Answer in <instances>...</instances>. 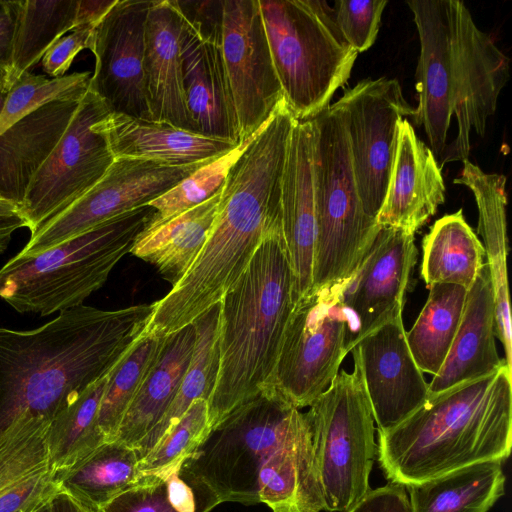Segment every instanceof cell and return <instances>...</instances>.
<instances>
[{
  "label": "cell",
  "mask_w": 512,
  "mask_h": 512,
  "mask_svg": "<svg viewBox=\"0 0 512 512\" xmlns=\"http://www.w3.org/2000/svg\"><path fill=\"white\" fill-rule=\"evenodd\" d=\"M153 303L117 310L80 305L32 330L0 327V416L51 423L127 355Z\"/></svg>",
  "instance_id": "6da1fadb"
},
{
  "label": "cell",
  "mask_w": 512,
  "mask_h": 512,
  "mask_svg": "<svg viewBox=\"0 0 512 512\" xmlns=\"http://www.w3.org/2000/svg\"><path fill=\"white\" fill-rule=\"evenodd\" d=\"M407 5L420 42L418 105L412 117L442 169L468 160L472 132L484 136L509 79V59L478 28L463 2L412 0Z\"/></svg>",
  "instance_id": "7a4b0ae2"
},
{
  "label": "cell",
  "mask_w": 512,
  "mask_h": 512,
  "mask_svg": "<svg viewBox=\"0 0 512 512\" xmlns=\"http://www.w3.org/2000/svg\"><path fill=\"white\" fill-rule=\"evenodd\" d=\"M506 363L427 400L397 426L378 431L379 464L390 482L420 483L489 460L512 447V383Z\"/></svg>",
  "instance_id": "3957f363"
},
{
  "label": "cell",
  "mask_w": 512,
  "mask_h": 512,
  "mask_svg": "<svg viewBox=\"0 0 512 512\" xmlns=\"http://www.w3.org/2000/svg\"><path fill=\"white\" fill-rule=\"evenodd\" d=\"M295 301L280 221L219 303L218 368L207 401L211 429L270 384Z\"/></svg>",
  "instance_id": "277c9868"
},
{
  "label": "cell",
  "mask_w": 512,
  "mask_h": 512,
  "mask_svg": "<svg viewBox=\"0 0 512 512\" xmlns=\"http://www.w3.org/2000/svg\"><path fill=\"white\" fill-rule=\"evenodd\" d=\"M309 435L304 413L271 385L210 430L182 463L178 476L190 487L195 512L223 502L260 503L259 475L278 451Z\"/></svg>",
  "instance_id": "5b68a950"
},
{
  "label": "cell",
  "mask_w": 512,
  "mask_h": 512,
  "mask_svg": "<svg viewBox=\"0 0 512 512\" xmlns=\"http://www.w3.org/2000/svg\"><path fill=\"white\" fill-rule=\"evenodd\" d=\"M155 215L142 206L35 256L12 257L0 268V298L19 313L42 317L83 305Z\"/></svg>",
  "instance_id": "8992f818"
},
{
  "label": "cell",
  "mask_w": 512,
  "mask_h": 512,
  "mask_svg": "<svg viewBox=\"0 0 512 512\" xmlns=\"http://www.w3.org/2000/svg\"><path fill=\"white\" fill-rule=\"evenodd\" d=\"M280 212L260 192L238 188L220 197L210 235L184 276L160 300L144 333L169 336L220 303L248 266Z\"/></svg>",
  "instance_id": "52a82bcc"
},
{
  "label": "cell",
  "mask_w": 512,
  "mask_h": 512,
  "mask_svg": "<svg viewBox=\"0 0 512 512\" xmlns=\"http://www.w3.org/2000/svg\"><path fill=\"white\" fill-rule=\"evenodd\" d=\"M284 102L297 120L328 108L358 53L340 34L324 0H259Z\"/></svg>",
  "instance_id": "ba28073f"
},
{
  "label": "cell",
  "mask_w": 512,
  "mask_h": 512,
  "mask_svg": "<svg viewBox=\"0 0 512 512\" xmlns=\"http://www.w3.org/2000/svg\"><path fill=\"white\" fill-rule=\"evenodd\" d=\"M313 121L316 239L311 290L351 276L380 229L361 203L341 114L331 105Z\"/></svg>",
  "instance_id": "9c48e42d"
},
{
  "label": "cell",
  "mask_w": 512,
  "mask_h": 512,
  "mask_svg": "<svg viewBox=\"0 0 512 512\" xmlns=\"http://www.w3.org/2000/svg\"><path fill=\"white\" fill-rule=\"evenodd\" d=\"M304 413L324 510L344 512L369 490L376 456L374 418L356 357Z\"/></svg>",
  "instance_id": "30bf717a"
},
{
  "label": "cell",
  "mask_w": 512,
  "mask_h": 512,
  "mask_svg": "<svg viewBox=\"0 0 512 512\" xmlns=\"http://www.w3.org/2000/svg\"><path fill=\"white\" fill-rule=\"evenodd\" d=\"M352 275L294 303L269 385L298 409L327 389L359 341L357 318L344 301Z\"/></svg>",
  "instance_id": "8fae6325"
},
{
  "label": "cell",
  "mask_w": 512,
  "mask_h": 512,
  "mask_svg": "<svg viewBox=\"0 0 512 512\" xmlns=\"http://www.w3.org/2000/svg\"><path fill=\"white\" fill-rule=\"evenodd\" d=\"M109 113L106 103L88 89L19 207L30 234L82 197L114 162L105 138L92 129Z\"/></svg>",
  "instance_id": "7c38bea8"
},
{
  "label": "cell",
  "mask_w": 512,
  "mask_h": 512,
  "mask_svg": "<svg viewBox=\"0 0 512 512\" xmlns=\"http://www.w3.org/2000/svg\"><path fill=\"white\" fill-rule=\"evenodd\" d=\"M347 130L361 203L376 219L386 197L397 147L398 126L414 108L396 79H364L332 105Z\"/></svg>",
  "instance_id": "4fadbf2b"
},
{
  "label": "cell",
  "mask_w": 512,
  "mask_h": 512,
  "mask_svg": "<svg viewBox=\"0 0 512 512\" xmlns=\"http://www.w3.org/2000/svg\"><path fill=\"white\" fill-rule=\"evenodd\" d=\"M205 163L172 166L117 158L89 191L30 234L15 256H35L111 218L149 205Z\"/></svg>",
  "instance_id": "5bb4252c"
},
{
  "label": "cell",
  "mask_w": 512,
  "mask_h": 512,
  "mask_svg": "<svg viewBox=\"0 0 512 512\" xmlns=\"http://www.w3.org/2000/svg\"><path fill=\"white\" fill-rule=\"evenodd\" d=\"M221 52L243 141L283 101L259 0H223Z\"/></svg>",
  "instance_id": "9a60e30c"
},
{
  "label": "cell",
  "mask_w": 512,
  "mask_h": 512,
  "mask_svg": "<svg viewBox=\"0 0 512 512\" xmlns=\"http://www.w3.org/2000/svg\"><path fill=\"white\" fill-rule=\"evenodd\" d=\"M152 2L117 0L93 30L89 50L95 66L88 89L111 113L152 120L144 72L146 22Z\"/></svg>",
  "instance_id": "2e32d148"
},
{
  "label": "cell",
  "mask_w": 512,
  "mask_h": 512,
  "mask_svg": "<svg viewBox=\"0 0 512 512\" xmlns=\"http://www.w3.org/2000/svg\"><path fill=\"white\" fill-rule=\"evenodd\" d=\"M351 352L378 431L397 426L427 400L428 383L410 352L402 317L368 333Z\"/></svg>",
  "instance_id": "e0dca14e"
},
{
  "label": "cell",
  "mask_w": 512,
  "mask_h": 512,
  "mask_svg": "<svg viewBox=\"0 0 512 512\" xmlns=\"http://www.w3.org/2000/svg\"><path fill=\"white\" fill-rule=\"evenodd\" d=\"M416 256L414 234L380 227L344 291V301L357 318L359 341L384 323L402 317Z\"/></svg>",
  "instance_id": "ac0fdd59"
},
{
  "label": "cell",
  "mask_w": 512,
  "mask_h": 512,
  "mask_svg": "<svg viewBox=\"0 0 512 512\" xmlns=\"http://www.w3.org/2000/svg\"><path fill=\"white\" fill-rule=\"evenodd\" d=\"M313 118L295 120L291 130L281 182L282 234L295 280L296 300L312 286L316 239Z\"/></svg>",
  "instance_id": "d6986e66"
},
{
  "label": "cell",
  "mask_w": 512,
  "mask_h": 512,
  "mask_svg": "<svg viewBox=\"0 0 512 512\" xmlns=\"http://www.w3.org/2000/svg\"><path fill=\"white\" fill-rule=\"evenodd\" d=\"M444 200L438 161L405 118L398 126L394 164L377 224L415 234Z\"/></svg>",
  "instance_id": "ffe728a7"
},
{
  "label": "cell",
  "mask_w": 512,
  "mask_h": 512,
  "mask_svg": "<svg viewBox=\"0 0 512 512\" xmlns=\"http://www.w3.org/2000/svg\"><path fill=\"white\" fill-rule=\"evenodd\" d=\"M180 55L185 102L195 132L239 144L236 108L221 46L203 40L183 19Z\"/></svg>",
  "instance_id": "44dd1931"
},
{
  "label": "cell",
  "mask_w": 512,
  "mask_h": 512,
  "mask_svg": "<svg viewBox=\"0 0 512 512\" xmlns=\"http://www.w3.org/2000/svg\"><path fill=\"white\" fill-rule=\"evenodd\" d=\"M115 159H146L172 166L208 162L238 144L193 133L167 122L109 113L96 122Z\"/></svg>",
  "instance_id": "7402d4cb"
},
{
  "label": "cell",
  "mask_w": 512,
  "mask_h": 512,
  "mask_svg": "<svg viewBox=\"0 0 512 512\" xmlns=\"http://www.w3.org/2000/svg\"><path fill=\"white\" fill-rule=\"evenodd\" d=\"M182 25L183 18L174 0L152 2L146 22L144 57L147 101L152 120L196 133L183 90L180 55Z\"/></svg>",
  "instance_id": "603a6c76"
},
{
  "label": "cell",
  "mask_w": 512,
  "mask_h": 512,
  "mask_svg": "<svg viewBox=\"0 0 512 512\" xmlns=\"http://www.w3.org/2000/svg\"><path fill=\"white\" fill-rule=\"evenodd\" d=\"M504 363L497 352L494 294L484 263L467 291L461 322L447 357L428 383L429 395L492 374Z\"/></svg>",
  "instance_id": "cb8c5ba5"
},
{
  "label": "cell",
  "mask_w": 512,
  "mask_h": 512,
  "mask_svg": "<svg viewBox=\"0 0 512 512\" xmlns=\"http://www.w3.org/2000/svg\"><path fill=\"white\" fill-rule=\"evenodd\" d=\"M455 184L464 185L474 195L478 209V233L482 237L495 303L496 337L504 348V360L512 370V328L507 278V193L506 177L486 173L469 160Z\"/></svg>",
  "instance_id": "d4e9b609"
},
{
  "label": "cell",
  "mask_w": 512,
  "mask_h": 512,
  "mask_svg": "<svg viewBox=\"0 0 512 512\" xmlns=\"http://www.w3.org/2000/svg\"><path fill=\"white\" fill-rule=\"evenodd\" d=\"M81 99L47 103L0 134V197L18 207L66 131Z\"/></svg>",
  "instance_id": "484cf974"
},
{
  "label": "cell",
  "mask_w": 512,
  "mask_h": 512,
  "mask_svg": "<svg viewBox=\"0 0 512 512\" xmlns=\"http://www.w3.org/2000/svg\"><path fill=\"white\" fill-rule=\"evenodd\" d=\"M195 340L194 323L166 336L163 348L128 407L114 440L135 448L161 421L189 367Z\"/></svg>",
  "instance_id": "4316f807"
},
{
  "label": "cell",
  "mask_w": 512,
  "mask_h": 512,
  "mask_svg": "<svg viewBox=\"0 0 512 512\" xmlns=\"http://www.w3.org/2000/svg\"><path fill=\"white\" fill-rule=\"evenodd\" d=\"M220 194L168 220L151 222L130 253L155 266L174 286L206 243L218 214Z\"/></svg>",
  "instance_id": "83f0119b"
},
{
  "label": "cell",
  "mask_w": 512,
  "mask_h": 512,
  "mask_svg": "<svg viewBox=\"0 0 512 512\" xmlns=\"http://www.w3.org/2000/svg\"><path fill=\"white\" fill-rule=\"evenodd\" d=\"M502 463L478 462L405 486L411 512H488L505 493Z\"/></svg>",
  "instance_id": "f1b7e54d"
},
{
  "label": "cell",
  "mask_w": 512,
  "mask_h": 512,
  "mask_svg": "<svg viewBox=\"0 0 512 512\" xmlns=\"http://www.w3.org/2000/svg\"><path fill=\"white\" fill-rule=\"evenodd\" d=\"M484 256L482 242L459 209L436 220L424 236L421 277L427 287L456 284L468 290L485 263Z\"/></svg>",
  "instance_id": "f546056e"
},
{
  "label": "cell",
  "mask_w": 512,
  "mask_h": 512,
  "mask_svg": "<svg viewBox=\"0 0 512 512\" xmlns=\"http://www.w3.org/2000/svg\"><path fill=\"white\" fill-rule=\"evenodd\" d=\"M140 459L134 448L106 441L71 468L55 475L64 491L88 508L101 509L118 494L140 481Z\"/></svg>",
  "instance_id": "4dcf8cb0"
},
{
  "label": "cell",
  "mask_w": 512,
  "mask_h": 512,
  "mask_svg": "<svg viewBox=\"0 0 512 512\" xmlns=\"http://www.w3.org/2000/svg\"><path fill=\"white\" fill-rule=\"evenodd\" d=\"M411 329L406 332L410 352L422 373L436 375L459 328L467 289L456 284H433Z\"/></svg>",
  "instance_id": "1f68e13d"
},
{
  "label": "cell",
  "mask_w": 512,
  "mask_h": 512,
  "mask_svg": "<svg viewBox=\"0 0 512 512\" xmlns=\"http://www.w3.org/2000/svg\"><path fill=\"white\" fill-rule=\"evenodd\" d=\"M219 321L220 307L217 304L193 322L196 340L191 362L169 409L134 448L140 460L180 420L195 400L203 398L208 401L218 368Z\"/></svg>",
  "instance_id": "d6a6232c"
},
{
  "label": "cell",
  "mask_w": 512,
  "mask_h": 512,
  "mask_svg": "<svg viewBox=\"0 0 512 512\" xmlns=\"http://www.w3.org/2000/svg\"><path fill=\"white\" fill-rule=\"evenodd\" d=\"M78 0H19L10 88L41 61L49 47L76 27Z\"/></svg>",
  "instance_id": "836d02e7"
},
{
  "label": "cell",
  "mask_w": 512,
  "mask_h": 512,
  "mask_svg": "<svg viewBox=\"0 0 512 512\" xmlns=\"http://www.w3.org/2000/svg\"><path fill=\"white\" fill-rule=\"evenodd\" d=\"M113 369L89 385L53 420L48 448L55 475L71 468L106 442L97 427V416Z\"/></svg>",
  "instance_id": "e575fe53"
},
{
  "label": "cell",
  "mask_w": 512,
  "mask_h": 512,
  "mask_svg": "<svg viewBox=\"0 0 512 512\" xmlns=\"http://www.w3.org/2000/svg\"><path fill=\"white\" fill-rule=\"evenodd\" d=\"M165 339L143 333L113 369L97 416V427L106 441L114 440L128 407L158 358Z\"/></svg>",
  "instance_id": "d590c367"
},
{
  "label": "cell",
  "mask_w": 512,
  "mask_h": 512,
  "mask_svg": "<svg viewBox=\"0 0 512 512\" xmlns=\"http://www.w3.org/2000/svg\"><path fill=\"white\" fill-rule=\"evenodd\" d=\"M91 74L75 72L61 77L22 74L8 91L0 111V134L41 106L59 100L82 99Z\"/></svg>",
  "instance_id": "8d00e7d4"
},
{
  "label": "cell",
  "mask_w": 512,
  "mask_h": 512,
  "mask_svg": "<svg viewBox=\"0 0 512 512\" xmlns=\"http://www.w3.org/2000/svg\"><path fill=\"white\" fill-rule=\"evenodd\" d=\"M254 134L241 141L231 151L205 163L176 186L150 202L149 205L156 210L152 223L168 220L220 194L231 167Z\"/></svg>",
  "instance_id": "74e56055"
},
{
  "label": "cell",
  "mask_w": 512,
  "mask_h": 512,
  "mask_svg": "<svg viewBox=\"0 0 512 512\" xmlns=\"http://www.w3.org/2000/svg\"><path fill=\"white\" fill-rule=\"evenodd\" d=\"M211 428L206 399L195 400L180 420L174 424L139 461L142 476L167 478L178 471L182 463L198 448Z\"/></svg>",
  "instance_id": "f35d334b"
},
{
  "label": "cell",
  "mask_w": 512,
  "mask_h": 512,
  "mask_svg": "<svg viewBox=\"0 0 512 512\" xmlns=\"http://www.w3.org/2000/svg\"><path fill=\"white\" fill-rule=\"evenodd\" d=\"M387 0H337L333 14L346 43L357 53L375 43Z\"/></svg>",
  "instance_id": "ab89813d"
},
{
  "label": "cell",
  "mask_w": 512,
  "mask_h": 512,
  "mask_svg": "<svg viewBox=\"0 0 512 512\" xmlns=\"http://www.w3.org/2000/svg\"><path fill=\"white\" fill-rule=\"evenodd\" d=\"M101 512H177L169 502L166 478L144 476L111 501Z\"/></svg>",
  "instance_id": "60d3db41"
},
{
  "label": "cell",
  "mask_w": 512,
  "mask_h": 512,
  "mask_svg": "<svg viewBox=\"0 0 512 512\" xmlns=\"http://www.w3.org/2000/svg\"><path fill=\"white\" fill-rule=\"evenodd\" d=\"M96 26H78L49 47L41 59V66L48 77L56 78L66 75L77 54L84 49H89Z\"/></svg>",
  "instance_id": "b9f144b4"
},
{
  "label": "cell",
  "mask_w": 512,
  "mask_h": 512,
  "mask_svg": "<svg viewBox=\"0 0 512 512\" xmlns=\"http://www.w3.org/2000/svg\"><path fill=\"white\" fill-rule=\"evenodd\" d=\"M184 21L205 41L221 46L223 0H174Z\"/></svg>",
  "instance_id": "7bdbcfd3"
},
{
  "label": "cell",
  "mask_w": 512,
  "mask_h": 512,
  "mask_svg": "<svg viewBox=\"0 0 512 512\" xmlns=\"http://www.w3.org/2000/svg\"><path fill=\"white\" fill-rule=\"evenodd\" d=\"M344 512H411V507L405 486L389 481L370 489Z\"/></svg>",
  "instance_id": "ee69618b"
},
{
  "label": "cell",
  "mask_w": 512,
  "mask_h": 512,
  "mask_svg": "<svg viewBox=\"0 0 512 512\" xmlns=\"http://www.w3.org/2000/svg\"><path fill=\"white\" fill-rule=\"evenodd\" d=\"M18 8L19 0H0V69L6 73L8 84L11 71L12 48L16 30Z\"/></svg>",
  "instance_id": "f6af8a7d"
},
{
  "label": "cell",
  "mask_w": 512,
  "mask_h": 512,
  "mask_svg": "<svg viewBox=\"0 0 512 512\" xmlns=\"http://www.w3.org/2000/svg\"><path fill=\"white\" fill-rule=\"evenodd\" d=\"M168 499L177 512H195L194 495L190 487L178 476V471L166 478Z\"/></svg>",
  "instance_id": "bcb514c9"
},
{
  "label": "cell",
  "mask_w": 512,
  "mask_h": 512,
  "mask_svg": "<svg viewBox=\"0 0 512 512\" xmlns=\"http://www.w3.org/2000/svg\"><path fill=\"white\" fill-rule=\"evenodd\" d=\"M116 1L117 0H78L76 27L96 26L114 6Z\"/></svg>",
  "instance_id": "7dc6e473"
},
{
  "label": "cell",
  "mask_w": 512,
  "mask_h": 512,
  "mask_svg": "<svg viewBox=\"0 0 512 512\" xmlns=\"http://www.w3.org/2000/svg\"><path fill=\"white\" fill-rule=\"evenodd\" d=\"M50 506L51 512H96L60 490L50 499Z\"/></svg>",
  "instance_id": "c3c4849f"
},
{
  "label": "cell",
  "mask_w": 512,
  "mask_h": 512,
  "mask_svg": "<svg viewBox=\"0 0 512 512\" xmlns=\"http://www.w3.org/2000/svg\"><path fill=\"white\" fill-rule=\"evenodd\" d=\"M23 227L26 224L20 216L0 218V254L8 248L13 233Z\"/></svg>",
  "instance_id": "681fc988"
},
{
  "label": "cell",
  "mask_w": 512,
  "mask_h": 512,
  "mask_svg": "<svg viewBox=\"0 0 512 512\" xmlns=\"http://www.w3.org/2000/svg\"><path fill=\"white\" fill-rule=\"evenodd\" d=\"M14 216H20L19 207L0 197V218H10Z\"/></svg>",
  "instance_id": "f907efd6"
},
{
  "label": "cell",
  "mask_w": 512,
  "mask_h": 512,
  "mask_svg": "<svg viewBox=\"0 0 512 512\" xmlns=\"http://www.w3.org/2000/svg\"><path fill=\"white\" fill-rule=\"evenodd\" d=\"M10 90L9 84H8V78L4 71L0 69V111L3 106L5 97Z\"/></svg>",
  "instance_id": "816d5d0a"
},
{
  "label": "cell",
  "mask_w": 512,
  "mask_h": 512,
  "mask_svg": "<svg viewBox=\"0 0 512 512\" xmlns=\"http://www.w3.org/2000/svg\"><path fill=\"white\" fill-rule=\"evenodd\" d=\"M30 512H51L50 500Z\"/></svg>",
  "instance_id": "f5cc1de1"
},
{
  "label": "cell",
  "mask_w": 512,
  "mask_h": 512,
  "mask_svg": "<svg viewBox=\"0 0 512 512\" xmlns=\"http://www.w3.org/2000/svg\"><path fill=\"white\" fill-rule=\"evenodd\" d=\"M273 512H290V511L286 508H281V509L273 510Z\"/></svg>",
  "instance_id": "db71d44e"
},
{
  "label": "cell",
  "mask_w": 512,
  "mask_h": 512,
  "mask_svg": "<svg viewBox=\"0 0 512 512\" xmlns=\"http://www.w3.org/2000/svg\"><path fill=\"white\" fill-rule=\"evenodd\" d=\"M0 419H4V418H0ZM5 420H9V419H5ZM9 421H13V420H9ZM17 422H22V421H17Z\"/></svg>",
  "instance_id": "11a10c76"
}]
</instances>
